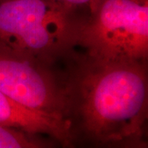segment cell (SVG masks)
Listing matches in <instances>:
<instances>
[{
    "label": "cell",
    "instance_id": "8992f818",
    "mask_svg": "<svg viewBox=\"0 0 148 148\" xmlns=\"http://www.w3.org/2000/svg\"><path fill=\"white\" fill-rule=\"evenodd\" d=\"M50 140L52 139L41 135L28 133L0 124V148L47 147L52 143Z\"/></svg>",
    "mask_w": 148,
    "mask_h": 148
},
{
    "label": "cell",
    "instance_id": "3957f363",
    "mask_svg": "<svg viewBox=\"0 0 148 148\" xmlns=\"http://www.w3.org/2000/svg\"><path fill=\"white\" fill-rule=\"evenodd\" d=\"M104 61L148 58V0H99L80 33L77 49Z\"/></svg>",
    "mask_w": 148,
    "mask_h": 148
},
{
    "label": "cell",
    "instance_id": "7a4b0ae2",
    "mask_svg": "<svg viewBox=\"0 0 148 148\" xmlns=\"http://www.w3.org/2000/svg\"><path fill=\"white\" fill-rule=\"evenodd\" d=\"M88 13L56 0H0V42L53 67L77 49Z\"/></svg>",
    "mask_w": 148,
    "mask_h": 148
},
{
    "label": "cell",
    "instance_id": "5b68a950",
    "mask_svg": "<svg viewBox=\"0 0 148 148\" xmlns=\"http://www.w3.org/2000/svg\"><path fill=\"white\" fill-rule=\"evenodd\" d=\"M0 124L46 137L63 147H73L69 122L63 115L25 106L2 91Z\"/></svg>",
    "mask_w": 148,
    "mask_h": 148
},
{
    "label": "cell",
    "instance_id": "277c9868",
    "mask_svg": "<svg viewBox=\"0 0 148 148\" xmlns=\"http://www.w3.org/2000/svg\"><path fill=\"white\" fill-rule=\"evenodd\" d=\"M60 66L33 60L0 42V91L25 106L64 117Z\"/></svg>",
    "mask_w": 148,
    "mask_h": 148
},
{
    "label": "cell",
    "instance_id": "52a82bcc",
    "mask_svg": "<svg viewBox=\"0 0 148 148\" xmlns=\"http://www.w3.org/2000/svg\"><path fill=\"white\" fill-rule=\"evenodd\" d=\"M56 1L79 8L81 10L85 11L88 14H90L95 9V6L99 0H56Z\"/></svg>",
    "mask_w": 148,
    "mask_h": 148
},
{
    "label": "cell",
    "instance_id": "6da1fadb",
    "mask_svg": "<svg viewBox=\"0 0 148 148\" xmlns=\"http://www.w3.org/2000/svg\"><path fill=\"white\" fill-rule=\"evenodd\" d=\"M61 77L73 147H147V62L104 61L77 49Z\"/></svg>",
    "mask_w": 148,
    "mask_h": 148
}]
</instances>
